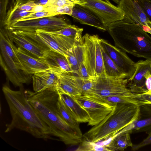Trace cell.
<instances>
[{
    "label": "cell",
    "mask_w": 151,
    "mask_h": 151,
    "mask_svg": "<svg viewBox=\"0 0 151 151\" xmlns=\"http://www.w3.org/2000/svg\"><path fill=\"white\" fill-rule=\"evenodd\" d=\"M2 91L9 107L12 119L6 125V133L14 129L27 132L34 137L47 140L54 139L55 134L51 128L39 117L27 100L22 87L19 91L4 85Z\"/></svg>",
    "instance_id": "cell-1"
},
{
    "label": "cell",
    "mask_w": 151,
    "mask_h": 151,
    "mask_svg": "<svg viewBox=\"0 0 151 151\" xmlns=\"http://www.w3.org/2000/svg\"><path fill=\"white\" fill-rule=\"evenodd\" d=\"M27 100L40 118L65 145L80 143L82 137L69 125L60 114L58 106L59 93L55 87L40 92L24 91Z\"/></svg>",
    "instance_id": "cell-2"
},
{
    "label": "cell",
    "mask_w": 151,
    "mask_h": 151,
    "mask_svg": "<svg viewBox=\"0 0 151 151\" xmlns=\"http://www.w3.org/2000/svg\"><path fill=\"white\" fill-rule=\"evenodd\" d=\"M116 47L138 58L151 60V37L139 25L124 19L107 27Z\"/></svg>",
    "instance_id": "cell-3"
},
{
    "label": "cell",
    "mask_w": 151,
    "mask_h": 151,
    "mask_svg": "<svg viewBox=\"0 0 151 151\" xmlns=\"http://www.w3.org/2000/svg\"><path fill=\"white\" fill-rule=\"evenodd\" d=\"M140 106L133 103L116 104L113 110L100 123L83 135L84 139L97 143L114 136L138 118Z\"/></svg>",
    "instance_id": "cell-4"
},
{
    "label": "cell",
    "mask_w": 151,
    "mask_h": 151,
    "mask_svg": "<svg viewBox=\"0 0 151 151\" xmlns=\"http://www.w3.org/2000/svg\"><path fill=\"white\" fill-rule=\"evenodd\" d=\"M100 40L97 35L88 33L81 40L83 48L84 62L89 74L93 78L106 75Z\"/></svg>",
    "instance_id": "cell-5"
},
{
    "label": "cell",
    "mask_w": 151,
    "mask_h": 151,
    "mask_svg": "<svg viewBox=\"0 0 151 151\" xmlns=\"http://www.w3.org/2000/svg\"><path fill=\"white\" fill-rule=\"evenodd\" d=\"M93 82L91 92L85 94L102 97L124 96L135 98V94L127 87V78H113L105 75L93 78Z\"/></svg>",
    "instance_id": "cell-6"
},
{
    "label": "cell",
    "mask_w": 151,
    "mask_h": 151,
    "mask_svg": "<svg viewBox=\"0 0 151 151\" xmlns=\"http://www.w3.org/2000/svg\"><path fill=\"white\" fill-rule=\"evenodd\" d=\"M66 17L59 15L28 20L17 21L4 28L13 30L36 32L37 30L51 32L59 30L70 24Z\"/></svg>",
    "instance_id": "cell-7"
},
{
    "label": "cell",
    "mask_w": 151,
    "mask_h": 151,
    "mask_svg": "<svg viewBox=\"0 0 151 151\" xmlns=\"http://www.w3.org/2000/svg\"><path fill=\"white\" fill-rule=\"evenodd\" d=\"M79 4L96 15L107 27L111 23L124 18L122 10L109 0H80Z\"/></svg>",
    "instance_id": "cell-8"
},
{
    "label": "cell",
    "mask_w": 151,
    "mask_h": 151,
    "mask_svg": "<svg viewBox=\"0 0 151 151\" xmlns=\"http://www.w3.org/2000/svg\"><path fill=\"white\" fill-rule=\"evenodd\" d=\"M71 96L87 113L90 119L88 125L91 126L96 125L102 121L116 104L94 100L82 95Z\"/></svg>",
    "instance_id": "cell-9"
},
{
    "label": "cell",
    "mask_w": 151,
    "mask_h": 151,
    "mask_svg": "<svg viewBox=\"0 0 151 151\" xmlns=\"http://www.w3.org/2000/svg\"><path fill=\"white\" fill-rule=\"evenodd\" d=\"M10 40L32 55L40 58L49 48L35 37L36 32L13 30L4 28Z\"/></svg>",
    "instance_id": "cell-10"
},
{
    "label": "cell",
    "mask_w": 151,
    "mask_h": 151,
    "mask_svg": "<svg viewBox=\"0 0 151 151\" xmlns=\"http://www.w3.org/2000/svg\"><path fill=\"white\" fill-rule=\"evenodd\" d=\"M35 37L50 49L67 56L68 52L78 42L73 37L52 34L40 30L36 31Z\"/></svg>",
    "instance_id": "cell-11"
},
{
    "label": "cell",
    "mask_w": 151,
    "mask_h": 151,
    "mask_svg": "<svg viewBox=\"0 0 151 151\" xmlns=\"http://www.w3.org/2000/svg\"><path fill=\"white\" fill-rule=\"evenodd\" d=\"M100 43L103 49L119 70L127 76L128 79L132 77L136 69L135 63L127 56L126 52L105 40L100 39Z\"/></svg>",
    "instance_id": "cell-12"
},
{
    "label": "cell",
    "mask_w": 151,
    "mask_h": 151,
    "mask_svg": "<svg viewBox=\"0 0 151 151\" xmlns=\"http://www.w3.org/2000/svg\"><path fill=\"white\" fill-rule=\"evenodd\" d=\"M117 7L124 13V19L139 25L151 34V29L148 25L150 21L136 0H121Z\"/></svg>",
    "instance_id": "cell-13"
},
{
    "label": "cell",
    "mask_w": 151,
    "mask_h": 151,
    "mask_svg": "<svg viewBox=\"0 0 151 151\" xmlns=\"http://www.w3.org/2000/svg\"><path fill=\"white\" fill-rule=\"evenodd\" d=\"M14 49L19 63V70L25 74H34L49 68L39 58L31 56L21 47H17L14 45Z\"/></svg>",
    "instance_id": "cell-14"
},
{
    "label": "cell",
    "mask_w": 151,
    "mask_h": 151,
    "mask_svg": "<svg viewBox=\"0 0 151 151\" xmlns=\"http://www.w3.org/2000/svg\"><path fill=\"white\" fill-rule=\"evenodd\" d=\"M135 65L134 73L128 79L127 87L134 94L145 93L147 91L145 75L148 71H151V60H139L135 63Z\"/></svg>",
    "instance_id": "cell-15"
},
{
    "label": "cell",
    "mask_w": 151,
    "mask_h": 151,
    "mask_svg": "<svg viewBox=\"0 0 151 151\" xmlns=\"http://www.w3.org/2000/svg\"><path fill=\"white\" fill-rule=\"evenodd\" d=\"M0 63L9 80L15 87H22L29 82V78L22 74L17 67L14 60L1 49Z\"/></svg>",
    "instance_id": "cell-16"
},
{
    "label": "cell",
    "mask_w": 151,
    "mask_h": 151,
    "mask_svg": "<svg viewBox=\"0 0 151 151\" xmlns=\"http://www.w3.org/2000/svg\"><path fill=\"white\" fill-rule=\"evenodd\" d=\"M70 16L81 24L89 25L104 31H107V27L96 15L79 4L73 6Z\"/></svg>",
    "instance_id": "cell-17"
},
{
    "label": "cell",
    "mask_w": 151,
    "mask_h": 151,
    "mask_svg": "<svg viewBox=\"0 0 151 151\" xmlns=\"http://www.w3.org/2000/svg\"><path fill=\"white\" fill-rule=\"evenodd\" d=\"M60 74L50 68L34 74L32 77L34 91L38 92L56 87Z\"/></svg>",
    "instance_id": "cell-18"
},
{
    "label": "cell",
    "mask_w": 151,
    "mask_h": 151,
    "mask_svg": "<svg viewBox=\"0 0 151 151\" xmlns=\"http://www.w3.org/2000/svg\"><path fill=\"white\" fill-rule=\"evenodd\" d=\"M49 68L60 73H73L66 57L50 49L45 51L39 58Z\"/></svg>",
    "instance_id": "cell-19"
},
{
    "label": "cell",
    "mask_w": 151,
    "mask_h": 151,
    "mask_svg": "<svg viewBox=\"0 0 151 151\" xmlns=\"http://www.w3.org/2000/svg\"><path fill=\"white\" fill-rule=\"evenodd\" d=\"M58 93L71 114L78 122L79 123L88 122L90 119L88 114L71 96L64 93Z\"/></svg>",
    "instance_id": "cell-20"
},
{
    "label": "cell",
    "mask_w": 151,
    "mask_h": 151,
    "mask_svg": "<svg viewBox=\"0 0 151 151\" xmlns=\"http://www.w3.org/2000/svg\"><path fill=\"white\" fill-rule=\"evenodd\" d=\"M131 130H127L117 133L106 146L110 151H124L128 147H132L133 144L131 139Z\"/></svg>",
    "instance_id": "cell-21"
},
{
    "label": "cell",
    "mask_w": 151,
    "mask_h": 151,
    "mask_svg": "<svg viewBox=\"0 0 151 151\" xmlns=\"http://www.w3.org/2000/svg\"><path fill=\"white\" fill-rule=\"evenodd\" d=\"M57 104L59 111L63 118L78 135L82 137L79 123L73 117L59 94Z\"/></svg>",
    "instance_id": "cell-22"
},
{
    "label": "cell",
    "mask_w": 151,
    "mask_h": 151,
    "mask_svg": "<svg viewBox=\"0 0 151 151\" xmlns=\"http://www.w3.org/2000/svg\"><path fill=\"white\" fill-rule=\"evenodd\" d=\"M63 75L82 92V95L90 93L92 89L93 80H85L73 73H63Z\"/></svg>",
    "instance_id": "cell-23"
},
{
    "label": "cell",
    "mask_w": 151,
    "mask_h": 151,
    "mask_svg": "<svg viewBox=\"0 0 151 151\" xmlns=\"http://www.w3.org/2000/svg\"><path fill=\"white\" fill-rule=\"evenodd\" d=\"M101 48L106 75L113 78L128 79L127 76L119 70L102 47Z\"/></svg>",
    "instance_id": "cell-24"
},
{
    "label": "cell",
    "mask_w": 151,
    "mask_h": 151,
    "mask_svg": "<svg viewBox=\"0 0 151 151\" xmlns=\"http://www.w3.org/2000/svg\"><path fill=\"white\" fill-rule=\"evenodd\" d=\"M0 45L1 49L4 50L14 60L17 68L19 70L20 65L14 51V44L10 39L4 28H0Z\"/></svg>",
    "instance_id": "cell-25"
},
{
    "label": "cell",
    "mask_w": 151,
    "mask_h": 151,
    "mask_svg": "<svg viewBox=\"0 0 151 151\" xmlns=\"http://www.w3.org/2000/svg\"><path fill=\"white\" fill-rule=\"evenodd\" d=\"M63 73L59 74L58 84L55 87L58 91L72 96L82 95L81 91L75 87L63 75Z\"/></svg>",
    "instance_id": "cell-26"
},
{
    "label": "cell",
    "mask_w": 151,
    "mask_h": 151,
    "mask_svg": "<svg viewBox=\"0 0 151 151\" xmlns=\"http://www.w3.org/2000/svg\"><path fill=\"white\" fill-rule=\"evenodd\" d=\"M83 31V28H79L74 25L70 24L57 31L46 32L53 34L74 38L77 42H79L82 37L81 35Z\"/></svg>",
    "instance_id": "cell-27"
},
{
    "label": "cell",
    "mask_w": 151,
    "mask_h": 151,
    "mask_svg": "<svg viewBox=\"0 0 151 151\" xmlns=\"http://www.w3.org/2000/svg\"><path fill=\"white\" fill-rule=\"evenodd\" d=\"M151 125V110L149 111L148 116L141 119L138 118L132 124L126 127L119 132L131 130L132 133L137 132L139 129Z\"/></svg>",
    "instance_id": "cell-28"
},
{
    "label": "cell",
    "mask_w": 151,
    "mask_h": 151,
    "mask_svg": "<svg viewBox=\"0 0 151 151\" xmlns=\"http://www.w3.org/2000/svg\"><path fill=\"white\" fill-rule=\"evenodd\" d=\"M0 26L4 28L7 15L14 8L15 0H0Z\"/></svg>",
    "instance_id": "cell-29"
},
{
    "label": "cell",
    "mask_w": 151,
    "mask_h": 151,
    "mask_svg": "<svg viewBox=\"0 0 151 151\" xmlns=\"http://www.w3.org/2000/svg\"><path fill=\"white\" fill-rule=\"evenodd\" d=\"M32 12L20 10L17 8H14L7 16L4 27L10 26L22 17Z\"/></svg>",
    "instance_id": "cell-30"
},
{
    "label": "cell",
    "mask_w": 151,
    "mask_h": 151,
    "mask_svg": "<svg viewBox=\"0 0 151 151\" xmlns=\"http://www.w3.org/2000/svg\"><path fill=\"white\" fill-rule=\"evenodd\" d=\"M81 144L76 150L78 151H110L107 147L105 145H101L96 144V143L92 142L84 139H82Z\"/></svg>",
    "instance_id": "cell-31"
},
{
    "label": "cell",
    "mask_w": 151,
    "mask_h": 151,
    "mask_svg": "<svg viewBox=\"0 0 151 151\" xmlns=\"http://www.w3.org/2000/svg\"><path fill=\"white\" fill-rule=\"evenodd\" d=\"M73 6H54L47 7L45 6V10L53 13L56 15L66 14L70 16Z\"/></svg>",
    "instance_id": "cell-32"
},
{
    "label": "cell",
    "mask_w": 151,
    "mask_h": 151,
    "mask_svg": "<svg viewBox=\"0 0 151 151\" xmlns=\"http://www.w3.org/2000/svg\"><path fill=\"white\" fill-rule=\"evenodd\" d=\"M66 58L72 71L73 73L79 76V64L73 52L72 49L68 52Z\"/></svg>",
    "instance_id": "cell-33"
},
{
    "label": "cell",
    "mask_w": 151,
    "mask_h": 151,
    "mask_svg": "<svg viewBox=\"0 0 151 151\" xmlns=\"http://www.w3.org/2000/svg\"><path fill=\"white\" fill-rule=\"evenodd\" d=\"M55 16L56 15L53 13L45 10L40 12L32 13L27 16L22 17L17 21L30 20Z\"/></svg>",
    "instance_id": "cell-34"
},
{
    "label": "cell",
    "mask_w": 151,
    "mask_h": 151,
    "mask_svg": "<svg viewBox=\"0 0 151 151\" xmlns=\"http://www.w3.org/2000/svg\"><path fill=\"white\" fill-rule=\"evenodd\" d=\"M80 0H48L46 7L50 6H63L68 5H74L79 4Z\"/></svg>",
    "instance_id": "cell-35"
},
{
    "label": "cell",
    "mask_w": 151,
    "mask_h": 151,
    "mask_svg": "<svg viewBox=\"0 0 151 151\" xmlns=\"http://www.w3.org/2000/svg\"><path fill=\"white\" fill-rule=\"evenodd\" d=\"M136 0L141 7L148 20L151 22V0Z\"/></svg>",
    "instance_id": "cell-36"
},
{
    "label": "cell",
    "mask_w": 151,
    "mask_h": 151,
    "mask_svg": "<svg viewBox=\"0 0 151 151\" xmlns=\"http://www.w3.org/2000/svg\"><path fill=\"white\" fill-rule=\"evenodd\" d=\"M135 94V98L139 101V106L151 105V94L142 93Z\"/></svg>",
    "instance_id": "cell-37"
},
{
    "label": "cell",
    "mask_w": 151,
    "mask_h": 151,
    "mask_svg": "<svg viewBox=\"0 0 151 151\" xmlns=\"http://www.w3.org/2000/svg\"><path fill=\"white\" fill-rule=\"evenodd\" d=\"M79 76L85 80H93L92 77L89 74L84 63H79Z\"/></svg>",
    "instance_id": "cell-38"
},
{
    "label": "cell",
    "mask_w": 151,
    "mask_h": 151,
    "mask_svg": "<svg viewBox=\"0 0 151 151\" xmlns=\"http://www.w3.org/2000/svg\"><path fill=\"white\" fill-rule=\"evenodd\" d=\"M148 136L140 143L133 145L131 147L133 150H137L146 145L151 144V132L148 134Z\"/></svg>",
    "instance_id": "cell-39"
},
{
    "label": "cell",
    "mask_w": 151,
    "mask_h": 151,
    "mask_svg": "<svg viewBox=\"0 0 151 151\" xmlns=\"http://www.w3.org/2000/svg\"><path fill=\"white\" fill-rule=\"evenodd\" d=\"M145 85L147 91L146 93L151 94V71H148L145 75Z\"/></svg>",
    "instance_id": "cell-40"
},
{
    "label": "cell",
    "mask_w": 151,
    "mask_h": 151,
    "mask_svg": "<svg viewBox=\"0 0 151 151\" xmlns=\"http://www.w3.org/2000/svg\"><path fill=\"white\" fill-rule=\"evenodd\" d=\"M35 5L36 4H35L33 1H32L16 8H17L20 10L30 11L32 12V11Z\"/></svg>",
    "instance_id": "cell-41"
},
{
    "label": "cell",
    "mask_w": 151,
    "mask_h": 151,
    "mask_svg": "<svg viewBox=\"0 0 151 151\" xmlns=\"http://www.w3.org/2000/svg\"><path fill=\"white\" fill-rule=\"evenodd\" d=\"M45 6L41 5H36L34 6L33 12H40L45 11Z\"/></svg>",
    "instance_id": "cell-42"
},
{
    "label": "cell",
    "mask_w": 151,
    "mask_h": 151,
    "mask_svg": "<svg viewBox=\"0 0 151 151\" xmlns=\"http://www.w3.org/2000/svg\"><path fill=\"white\" fill-rule=\"evenodd\" d=\"M34 0H15V5L14 8L17 7L21 5Z\"/></svg>",
    "instance_id": "cell-43"
},
{
    "label": "cell",
    "mask_w": 151,
    "mask_h": 151,
    "mask_svg": "<svg viewBox=\"0 0 151 151\" xmlns=\"http://www.w3.org/2000/svg\"><path fill=\"white\" fill-rule=\"evenodd\" d=\"M48 0H34L33 1L36 5H45Z\"/></svg>",
    "instance_id": "cell-44"
},
{
    "label": "cell",
    "mask_w": 151,
    "mask_h": 151,
    "mask_svg": "<svg viewBox=\"0 0 151 151\" xmlns=\"http://www.w3.org/2000/svg\"><path fill=\"white\" fill-rule=\"evenodd\" d=\"M139 132H145L147 134L151 132V125L139 130Z\"/></svg>",
    "instance_id": "cell-45"
},
{
    "label": "cell",
    "mask_w": 151,
    "mask_h": 151,
    "mask_svg": "<svg viewBox=\"0 0 151 151\" xmlns=\"http://www.w3.org/2000/svg\"><path fill=\"white\" fill-rule=\"evenodd\" d=\"M113 1L118 4L121 0H112Z\"/></svg>",
    "instance_id": "cell-46"
},
{
    "label": "cell",
    "mask_w": 151,
    "mask_h": 151,
    "mask_svg": "<svg viewBox=\"0 0 151 151\" xmlns=\"http://www.w3.org/2000/svg\"><path fill=\"white\" fill-rule=\"evenodd\" d=\"M148 25L151 29V22H149L148 23Z\"/></svg>",
    "instance_id": "cell-47"
},
{
    "label": "cell",
    "mask_w": 151,
    "mask_h": 151,
    "mask_svg": "<svg viewBox=\"0 0 151 151\" xmlns=\"http://www.w3.org/2000/svg\"></svg>",
    "instance_id": "cell-48"
}]
</instances>
